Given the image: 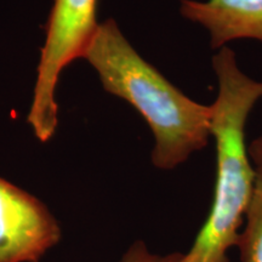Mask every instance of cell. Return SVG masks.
I'll use <instances>...</instances> for the list:
<instances>
[{
	"mask_svg": "<svg viewBox=\"0 0 262 262\" xmlns=\"http://www.w3.org/2000/svg\"><path fill=\"white\" fill-rule=\"evenodd\" d=\"M180 14L209 32L212 49L238 39L262 41V0H181Z\"/></svg>",
	"mask_w": 262,
	"mask_h": 262,
	"instance_id": "5b68a950",
	"label": "cell"
},
{
	"mask_svg": "<svg viewBox=\"0 0 262 262\" xmlns=\"http://www.w3.org/2000/svg\"><path fill=\"white\" fill-rule=\"evenodd\" d=\"M108 94L123 98L155 137L152 163L171 170L208 146L212 108L193 101L140 56L113 18L98 24L83 56Z\"/></svg>",
	"mask_w": 262,
	"mask_h": 262,
	"instance_id": "6da1fadb",
	"label": "cell"
},
{
	"mask_svg": "<svg viewBox=\"0 0 262 262\" xmlns=\"http://www.w3.org/2000/svg\"><path fill=\"white\" fill-rule=\"evenodd\" d=\"M248 152L255 168H262V136L249 143Z\"/></svg>",
	"mask_w": 262,
	"mask_h": 262,
	"instance_id": "ba28073f",
	"label": "cell"
},
{
	"mask_svg": "<svg viewBox=\"0 0 262 262\" xmlns=\"http://www.w3.org/2000/svg\"><path fill=\"white\" fill-rule=\"evenodd\" d=\"M61 234L44 203L0 178V262H39Z\"/></svg>",
	"mask_w": 262,
	"mask_h": 262,
	"instance_id": "277c9868",
	"label": "cell"
},
{
	"mask_svg": "<svg viewBox=\"0 0 262 262\" xmlns=\"http://www.w3.org/2000/svg\"><path fill=\"white\" fill-rule=\"evenodd\" d=\"M255 170L253 196L245 215L244 229L235 244L242 262H262V168Z\"/></svg>",
	"mask_w": 262,
	"mask_h": 262,
	"instance_id": "8992f818",
	"label": "cell"
},
{
	"mask_svg": "<svg viewBox=\"0 0 262 262\" xmlns=\"http://www.w3.org/2000/svg\"><path fill=\"white\" fill-rule=\"evenodd\" d=\"M96 10L97 0H55L52 5L28 113V124L40 142H48L56 133L55 93L60 74L83 56L97 29Z\"/></svg>",
	"mask_w": 262,
	"mask_h": 262,
	"instance_id": "3957f363",
	"label": "cell"
},
{
	"mask_svg": "<svg viewBox=\"0 0 262 262\" xmlns=\"http://www.w3.org/2000/svg\"><path fill=\"white\" fill-rule=\"evenodd\" d=\"M219 94L211 104L216 182L210 212L182 262H228L253 196L256 170L245 141L248 117L262 98V81L243 73L228 47L212 56Z\"/></svg>",
	"mask_w": 262,
	"mask_h": 262,
	"instance_id": "7a4b0ae2",
	"label": "cell"
},
{
	"mask_svg": "<svg viewBox=\"0 0 262 262\" xmlns=\"http://www.w3.org/2000/svg\"><path fill=\"white\" fill-rule=\"evenodd\" d=\"M182 253L158 255L152 253L145 242L137 241L124 253L120 262H182Z\"/></svg>",
	"mask_w": 262,
	"mask_h": 262,
	"instance_id": "52a82bcc",
	"label": "cell"
}]
</instances>
